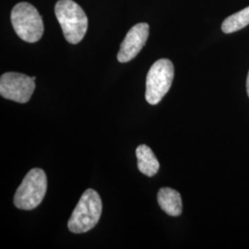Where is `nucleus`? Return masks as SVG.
<instances>
[{"mask_svg":"<svg viewBox=\"0 0 249 249\" xmlns=\"http://www.w3.org/2000/svg\"><path fill=\"white\" fill-rule=\"evenodd\" d=\"M54 13L66 40L72 45L79 44L88 29V18L83 9L73 0H58Z\"/></svg>","mask_w":249,"mask_h":249,"instance_id":"f257e3e1","label":"nucleus"},{"mask_svg":"<svg viewBox=\"0 0 249 249\" xmlns=\"http://www.w3.org/2000/svg\"><path fill=\"white\" fill-rule=\"evenodd\" d=\"M103 204L94 189H87L69 220V229L73 233H83L91 230L98 223L102 215Z\"/></svg>","mask_w":249,"mask_h":249,"instance_id":"f03ea898","label":"nucleus"},{"mask_svg":"<svg viewBox=\"0 0 249 249\" xmlns=\"http://www.w3.org/2000/svg\"><path fill=\"white\" fill-rule=\"evenodd\" d=\"M10 18L17 36L27 43H36L44 35L42 17L30 3L17 4L11 11Z\"/></svg>","mask_w":249,"mask_h":249,"instance_id":"7ed1b4c3","label":"nucleus"},{"mask_svg":"<svg viewBox=\"0 0 249 249\" xmlns=\"http://www.w3.org/2000/svg\"><path fill=\"white\" fill-rule=\"evenodd\" d=\"M47 190V178L39 168L32 169L22 180L14 196V205L19 210L31 211L42 203Z\"/></svg>","mask_w":249,"mask_h":249,"instance_id":"20e7f679","label":"nucleus"},{"mask_svg":"<svg viewBox=\"0 0 249 249\" xmlns=\"http://www.w3.org/2000/svg\"><path fill=\"white\" fill-rule=\"evenodd\" d=\"M175 77V69L169 59L161 58L154 63L146 78V101L155 106L169 91Z\"/></svg>","mask_w":249,"mask_h":249,"instance_id":"39448f33","label":"nucleus"},{"mask_svg":"<svg viewBox=\"0 0 249 249\" xmlns=\"http://www.w3.org/2000/svg\"><path fill=\"white\" fill-rule=\"evenodd\" d=\"M36 89L33 77L17 72H7L0 78V94L2 97L26 104Z\"/></svg>","mask_w":249,"mask_h":249,"instance_id":"423d86ee","label":"nucleus"},{"mask_svg":"<svg viewBox=\"0 0 249 249\" xmlns=\"http://www.w3.org/2000/svg\"><path fill=\"white\" fill-rule=\"evenodd\" d=\"M150 33L149 24L142 22L132 27L126 34L117 53L119 62H129L142 51L146 44Z\"/></svg>","mask_w":249,"mask_h":249,"instance_id":"0eeeda50","label":"nucleus"},{"mask_svg":"<svg viewBox=\"0 0 249 249\" xmlns=\"http://www.w3.org/2000/svg\"><path fill=\"white\" fill-rule=\"evenodd\" d=\"M160 209L170 216L178 217L182 213V198L177 190L170 187L160 188L157 195Z\"/></svg>","mask_w":249,"mask_h":249,"instance_id":"6e6552de","label":"nucleus"},{"mask_svg":"<svg viewBox=\"0 0 249 249\" xmlns=\"http://www.w3.org/2000/svg\"><path fill=\"white\" fill-rule=\"evenodd\" d=\"M138 159V168L146 177H154L160 169V163L154 152L145 144L140 145L136 150Z\"/></svg>","mask_w":249,"mask_h":249,"instance_id":"1a4fd4ad","label":"nucleus"},{"mask_svg":"<svg viewBox=\"0 0 249 249\" xmlns=\"http://www.w3.org/2000/svg\"><path fill=\"white\" fill-rule=\"evenodd\" d=\"M249 24V7L225 18L222 24L224 34H232Z\"/></svg>","mask_w":249,"mask_h":249,"instance_id":"9d476101","label":"nucleus"},{"mask_svg":"<svg viewBox=\"0 0 249 249\" xmlns=\"http://www.w3.org/2000/svg\"><path fill=\"white\" fill-rule=\"evenodd\" d=\"M247 91H248V95L249 97V71L248 74V79H247Z\"/></svg>","mask_w":249,"mask_h":249,"instance_id":"9b49d317","label":"nucleus"}]
</instances>
